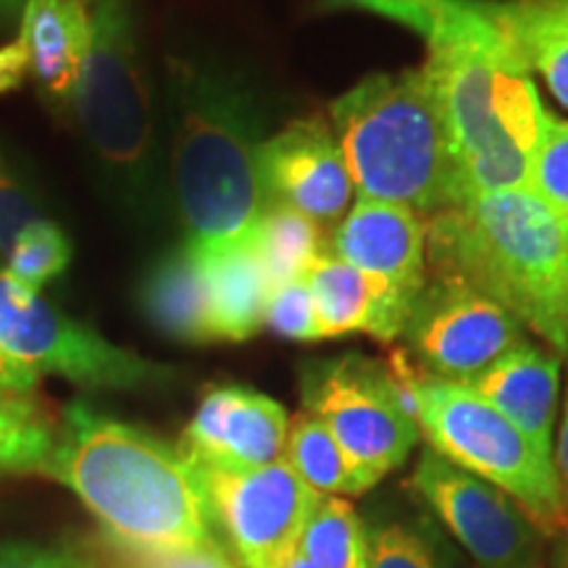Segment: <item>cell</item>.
<instances>
[{"label": "cell", "mask_w": 568, "mask_h": 568, "mask_svg": "<svg viewBox=\"0 0 568 568\" xmlns=\"http://www.w3.org/2000/svg\"><path fill=\"white\" fill-rule=\"evenodd\" d=\"M422 67L450 138L460 203L529 187L550 113L527 61L495 19V0H460L426 40Z\"/></svg>", "instance_id": "6da1fadb"}, {"label": "cell", "mask_w": 568, "mask_h": 568, "mask_svg": "<svg viewBox=\"0 0 568 568\" xmlns=\"http://www.w3.org/2000/svg\"><path fill=\"white\" fill-rule=\"evenodd\" d=\"M172 113V193L182 245L211 261L253 245L268 197L258 151L266 138L253 95L226 71L172 55L166 61Z\"/></svg>", "instance_id": "7a4b0ae2"}, {"label": "cell", "mask_w": 568, "mask_h": 568, "mask_svg": "<svg viewBox=\"0 0 568 568\" xmlns=\"http://www.w3.org/2000/svg\"><path fill=\"white\" fill-rule=\"evenodd\" d=\"M40 474L71 489L105 535L132 548L180 550L219 539L187 458L84 400L63 410Z\"/></svg>", "instance_id": "3957f363"}, {"label": "cell", "mask_w": 568, "mask_h": 568, "mask_svg": "<svg viewBox=\"0 0 568 568\" xmlns=\"http://www.w3.org/2000/svg\"><path fill=\"white\" fill-rule=\"evenodd\" d=\"M426 261L432 274L471 284L568 355V219L529 187L432 216Z\"/></svg>", "instance_id": "277c9868"}, {"label": "cell", "mask_w": 568, "mask_h": 568, "mask_svg": "<svg viewBox=\"0 0 568 568\" xmlns=\"http://www.w3.org/2000/svg\"><path fill=\"white\" fill-rule=\"evenodd\" d=\"M329 124L358 197L429 219L460 205L450 138L424 67L364 77L332 101Z\"/></svg>", "instance_id": "5b68a950"}, {"label": "cell", "mask_w": 568, "mask_h": 568, "mask_svg": "<svg viewBox=\"0 0 568 568\" xmlns=\"http://www.w3.org/2000/svg\"><path fill=\"white\" fill-rule=\"evenodd\" d=\"M90 45L71 116L113 195L138 219L161 203L159 113L132 0H88Z\"/></svg>", "instance_id": "8992f818"}, {"label": "cell", "mask_w": 568, "mask_h": 568, "mask_svg": "<svg viewBox=\"0 0 568 568\" xmlns=\"http://www.w3.org/2000/svg\"><path fill=\"white\" fill-rule=\"evenodd\" d=\"M414 418L432 450L506 493L545 537L568 531L556 460L460 382L414 374Z\"/></svg>", "instance_id": "52a82bcc"}, {"label": "cell", "mask_w": 568, "mask_h": 568, "mask_svg": "<svg viewBox=\"0 0 568 568\" xmlns=\"http://www.w3.org/2000/svg\"><path fill=\"white\" fill-rule=\"evenodd\" d=\"M0 345L38 374L63 376L90 389L161 387L174 376L172 366L113 345L63 314L6 266H0Z\"/></svg>", "instance_id": "ba28073f"}, {"label": "cell", "mask_w": 568, "mask_h": 568, "mask_svg": "<svg viewBox=\"0 0 568 568\" xmlns=\"http://www.w3.org/2000/svg\"><path fill=\"white\" fill-rule=\"evenodd\" d=\"M301 397L303 410L322 418L355 464L379 481L406 464L422 437L393 372L364 355L308 361L301 368Z\"/></svg>", "instance_id": "9c48e42d"}, {"label": "cell", "mask_w": 568, "mask_h": 568, "mask_svg": "<svg viewBox=\"0 0 568 568\" xmlns=\"http://www.w3.org/2000/svg\"><path fill=\"white\" fill-rule=\"evenodd\" d=\"M195 474L213 535L222 531L240 568H284L324 497L284 458L261 468H195Z\"/></svg>", "instance_id": "30bf717a"}, {"label": "cell", "mask_w": 568, "mask_h": 568, "mask_svg": "<svg viewBox=\"0 0 568 568\" xmlns=\"http://www.w3.org/2000/svg\"><path fill=\"white\" fill-rule=\"evenodd\" d=\"M410 487L481 568H539L545 535L506 493L432 447L418 456Z\"/></svg>", "instance_id": "8fae6325"}, {"label": "cell", "mask_w": 568, "mask_h": 568, "mask_svg": "<svg viewBox=\"0 0 568 568\" xmlns=\"http://www.w3.org/2000/svg\"><path fill=\"white\" fill-rule=\"evenodd\" d=\"M403 337L426 376L466 382L521 343L524 326L471 284L432 274L410 308Z\"/></svg>", "instance_id": "7c38bea8"}, {"label": "cell", "mask_w": 568, "mask_h": 568, "mask_svg": "<svg viewBox=\"0 0 568 568\" xmlns=\"http://www.w3.org/2000/svg\"><path fill=\"white\" fill-rule=\"evenodd\" d=\"M258 169L268 205L293 209L318 226L339 222L351 209L355 187L345 153L324 119H295L266 138Z\"/></svg>", "instance_id": "4fadbf2b"}, {"label": "cell", "mask_w": 568, "mask_h": 568, "mask_svg": "<svg viewBox=\"0 0 568 568\" xmlns=\"http://www.w3.org/2000/svg\"><path fill=\"white\" fill-rule=\"evenodd\" d=\"M88 45V0H27L17 38L0 48V95L32 82L59 116H71Z\"/></svg>", "instance_id": "5bb4252c"}, {"label": "cell", "mask_w": 568, "mask_h": 568, "mask_svg": "<svg viewBox=\"0 0 568 568\" xmlns=\"http://www.w3.org/2000/svg\"><path fill=\"white\" fill-rule=\"evenodd\" d=\"M290 416L258 389L226 385L203 395L176 450L195 468H261L284 458Z\"/></svg>", "instance_id": "9a60e30c"}, {"label": "cell", "mask_w": 568, "mask_h": 568, "mask_svg": "<svg viewBox=\"0 0 568 568\" xmlns=\"http://www.w3.org/2000/svg\"><path fill=\"white\" fill-rule=\"evenodd\" d=\"M329 251L368 276L397 305L414 308L426 284V224L403 205L364 201L351 205L332 234Z\"/></svg>", "instance_id": "2e32d148"}, {"label": "cell", "mask_w": 568, "mask_h": 568, "mask_svg": "<svg viewBox=\"0 0 568 568\" xmlns=\"http://www.w3.org/2000/svg\"><path fill=\"white\" fill-rule=\"evenodd\" d=\"M481 400L500 410L539 450L552 456L560 395V355L527 337L471 379L460 382Z\"/></svg>", "instance_id": "e0dca14e"}, {"label": "cell", "mask_w": 568, "mask_h": 568, "mask_svg": "<svg viewBox=\"0 0 568 568\" xmlns=\"http://www.w3.org/2000/svg\"><path fill=\"white\" fill-rule=\"evenodd\" d=\"M303 280L316 303L324 339L368 335L393 343L406 332L408 311L329 247L316 255Z\"/></svg>", "instance_id": "ac0fdd59"}, {"label": "cell", "mask_w": 568, "mask_h": 568, "mask_svg": "<svg viewBox=\"0 0 568 568\" xmlns=\"http://www.w3.org/2000/svg\"><path fill=\"white\" fill-rule=\"evenodd\" d=\"M140 303L163 335L182 343H216L209 272L190 247L176 245L148 268L140 284Z\"/></svg>", "instance_id": "d6986e66"}, {"label": "cell", "mask_w": 568, "mask_h": 568, "mask_svg": "<svg viewBox=\"0 0 568 568\" xmlns=\"http://www.w3.org/2000/svg\"><path fill=\"white\" fill-rule=\"evenodd\" d=\"M205 272L216 343H245L258 335L266 326V305L274 284L261 264L255 243L205 261Z\"/></svg>", "instance_id": "ffe728a7"}, {"label": "cell", "mask_w": 568, "mask_h": 568, "mask_svg": "<svg viewBox=\"0 0 568 568\" xmlns=\"http://www.w3.org/2000/svg\"><path fill=\"white\" fill-rule=\"evenodd\" d=\"M495 19L568 109V0H495Z\"/></svg>", "instance_id": "44dd1931"}, {"label": "cell", "mask_w": 568, "mask_h": 568, "mask_svg": "<svg viewBox=\"0 0 568 568\" xmlns=\"http://www.w3.org/2000/svg\"><path fill=\"white\" fill-rule=\"evenodd\" d=\"M284 460L305 485L324 497H358L379 481L372 471L355 464L322 418L308 410H301L290 424Z\"/></svg>", "instance_id": "7402d4cb"}, {"label": "cell", "mask_w": 568, "mask_h": 568, "mask_svg": "<svg viewBox=\"0 0 568 568\" xmlns=\"http://www.w3.org/2000/svg\"><path fill=\"white\" fill-rule=\"evenodd\" d=\"M297 548L318 568H372L368 527L345 497H322Z\"/></svg>", "instance_id": "603a6c76"}, {"label": "cell", "mask_w": 568, "mask_h": 568, "mask_svg": "<svg viewBox=\"0 0 568 568\" xmlns=\"http://www.w3.org/2000/svg\"><path fill=\"white\" fill-rule=\"evenodd\" d=\"M255 251L276 287V284L303 280L316 255L326 247L316 222L284 205H268L255 234Z\"/></svg>", "instance_id": "cb8c5ba5"}, {"label": "cell", "mask_w": 568, "mask_h": 568, "mask_svg": "<svg viewBox=\"0 0 568 568\" xmlns=\"http://www.w3.org/2000/svg\"><path fill=\"white\" fill-rule=\"evenodd\" d=\"M55 429L34 395H0V474H40L53 450Z\"/></svg>", "instance_id": "d4e9b609"}, {"label": "cell", "mask_w": 568, "mask_h": 568, "mask_svg": "<svg viewBox=\"0 0 568 568\" xmlns=\"http://www.w3.org/2000/svg\"><path fill=\"white\" fill-rule=\"evenodd\" d=\"M368 542L372 568H453L443 531L429 516L376 521Z\"/></svg>", "instance_id": "484cf974"}, {"label": "cell", "mask_w": 568, "mask_h": 568, "mask_svg": "<svg viewBox=\"0 0 568 568\" xmlns=\"http://www.w3.org/2000/svg\"><path fill=\"white\" fill-rule=\"evenodd\" d=\"M71 261V240L51 219H40L27 226L6 255V268L27 287L40 290L67 272Z\"/></svg>", "instance_id": "4316f807"}, {"label": "cell", "mask_w": 568, "mask_h": 568, "mask_svg": "<svg viewBox=\"0 0 568 568\" xmlns=\"http://www.w3.org/2000/svg\"><path fill=\"white\" fill-rule=\"evenodd\" d=\"M95 568H240L219 539L180 550H145L119 542L109 535L90 545Z\"/></svg>", "instance_id": "83f0119b"}, {"label": "cell", "mask_w": 568, "mask_h": 568, "mask_svg": "<svg viewBox=\"0 0 568 568\" xmlns=\"http://www.w3.org/2000/svg\"><path fill=\"white\" fill-rule=\"evenodd\" d=\"M529 190L568 219V122L548 119V130L531 161Z\"/></svg>", "instance_id": "f1b7e54d"}, {"label": "cell", "mask_w": 568, "mask_h": 568, "mask_svg": "<svg viewBox=\"0 0 568 568\" xmlns=\"http://www.w3.org/2000/svg\"><path fill=\"white\" fill-rule=\"evenodd\" d=\"M266 326L280 337L295 339V343H318V339H324L316 303L305 280H293L272 287L266 305Z\"/></svg>", "instance_id": "f546056e"}, {"label": "cell", "mask_w": 568, "mask_h": 568, "mask_svg": "<svg viewBox=\"0 0 568 568\" xmlns=\"http://www.w3.org/2000/svg\"><path fill=\"white\" fill-rule=\"evenodd\" d=\"M40 219H45L42 209L0 148V258L6 261L19 234Z\"/></svg>", "instance_id": "4dcf8cb0"}, {"label": "cell", "mask_w": 568, "mask_h": 568, "mask_svg": "<svg viewBox=\"0 0 568 568\" xmlns=\"http://www.w3.org/2000/svg\"><path fill=\"white\" fill-rule=\"evenodd\" d=\"M335 3L408 27L426 42L437 32V27L458 9L460 0H335Z\"/></svg>", "instance_id": "1f68e13d"}, {"label": "cell", "mask_w": 568, "mask_h": 568, "mask_svg": "<svg viewBox=\"0 0 568 568\" xmlns=\"http://www.w3.org/2000/svg\"><path fill=\"white\" fill-rule=\"evenodd\" d=\"M0 568H95L88 558L69 550L40 548L30 542H9L0 539Z\"/></svg>", "instance_id": "d6a6232c"}, {"label": "cell", "mask_w": 568, "mask_h": 568, "mask_svg": "<svg viewBox=\"0 0 568 568\" xmlns=\"http://www.w3.org/2000/svg\"><path fill=\"white\" fill-rule=\"evenodd\" d=\"M40 374L0 345V395H34Z\"/></svg>", "instance_id": "836d02e7"}, {"label": "cell", "mask_w": 568, "mask_h": 568, "mask_svg": "<svg viewBox=\"0 0 568 568\" xmlns=\"http://www.w3.org/2000/svg\"><path fill=\"white\" fill-rule=\"evenodd\" d=\"M556 471L560 479V489H564V503L568 514V385H566V397H564V414H560V432H558V447H556Z\"/></svg>", "instance_id": "e575fe53"}, {"label": "cell", "mask_w": 568, "mask_h": 568, "mask_svg": "<svg viewBox=\"0 0 568 568\" xmlns=\"http://www.w3.org/2000/svg\"><path fill=\"white\" fill-rule=\"evenodd\" d=\"M24 6L27 0H0V30H13V27H19Z\"/></svg>", "instance_id": "d590c367"}, {"label": "cell", "mask_w": 568, "mask_h": 568, "mask_svg": "<svg viewBox=\"0 0 568 568\" xmlns=\"http://www.w3.org/2000/svg\"><path fill=\"white\" fill-rule=\"evenodd\" d=\"M284 568H318V566L308 556H305L301 548H297L293 556L287 558V564H284Z\"/></svg>", "instance_id": "8d00e7d4"}]
</instances>
